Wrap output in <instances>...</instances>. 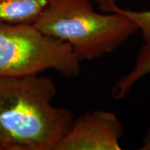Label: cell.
I'll list each match as a JSON object with an SVG mask.
<instances>
[{"label":"cell","instance_id":"1","mask_svg":"<svg viewBox=\"0 0 150 150\" xmlns=\"http://www.w3.org/2000/svg\"><path fill=\"white\" fill-rule=\"evenodd\" d=\"M56 93L48 77H0L1 150H56L74 121L52 103Z\"/></svg>","mask_w":150,"mask_h":150},{"label":"cell","instance_id":"2","mask_svg":"<svg viewBox=\"0 0 150 150\" xmlns=\"http://www.w3.org/2000/svg\"><path fill=\"white\" fill-rule=\"evenodd\" d=\"M34 26L68 43L80 62L111 54L139 32L129 17L117 9L98 13L91 0H51Z\"/></svg>","mask_w":150,"mask_h":150},{"label":"cell","instance_id":"3","mask_svg":"<svg viewBox=\"0 0 150 150\" xmlns=\"http://www.w3.org/2000/svg\"><path fill=\"white\" fill-rule=\"evenodd\" d=\"M47 69L74 78L80 73V60L68 43L34 25H0V77L38 74Z\"/></svg>","mask_w":150,"mask_h":150},{"label":"cell","instance_id":"4","mask_svg":"<svg viewBox=\"0 0 150 150\" xmlns=\"http://www.w3.org/2000/svg\"><path fill=\"white\" fill-rule=\"evenodd\" d=\"M124 128L112 112L93 110L73 121L56 150H120Z\"/></svg>","mask_w":150,"mask_h":150},{"label":"cell","instance_id":"5","mask_svg":"<svg viewBox=\"0 0 150 150\" xmlns=\"http://www.w3.org/2000/svg\"><path fill=\"white\" fill-rule=\"evenodd\" d=\"M51 0H0V25H34Z\"/></svg>","mask_w":150,"mask_h":150},{"label":"cell","instance_id":"6","mask_svg":"<svg viewBox=\"0 0 150 150\" xmlns=\"http://www.w3.org/2000/svg\"><path fill=\"white\" fill-rule=\"evenodd\" d=\"M149 74H150V42L145 43L139 51L132 69L113 84L111 96L115 100L123 99L141 79Z\"/></svg>","mask_w":150,"mask_h":150},{"label":"cell","instance_id":"7","mask_svg":"<svg viewBox=\"0 0 150 150\" xmlns=\"http://www.w3.org/2000/svg\"><path fill=\"white\" fill-rule=\"evenodd\" d=\"M117 10L121 12L124 15L129 17L130 19L137 24L139 31H141L142 36L145 43L150 42V10L148 11H133L129 9H123L118 7Z\"/></svg>","mask_w":150,"mask_h":150},{"label":"cell","instance_id":"8","mask_svg":"<svg viewBox=\"0 0 150 150\" xmlns=\"http://www.w3.org/2000/svg\"><path fill=\"white\" fill-rule=\"evenodd\" d=\"M97 3L99 9L103 13H115L118 6L116 4V0H91Z\"/></svg>","mask_w":150,"mask_h":150},{"label":"cell","instance_id":"9","mask_svg":"<svg viewBox=\"0 0 150 150\" xmlns=\"http://www.w3.org/2000/svg\"><path fill=\"white\" fill-rule=\"evenodd\" d=\"M142 150H150V128L148 129L147 133L145 134L142 143V147L140 148Z\"/></svg>","mask_w":150,"mask_h":150},{"label":"cell","instance_id":"10","mask_svg":"<svg viewBox=\"0 0 150 150\" xmlns=\"http://www.w3.org/2000/svg\"><path fill=\"white\" fill-rule=\"evenodd\" d=\"M0 150H1V148H0Z\"/></svg>","mask_w":150,"mask_h":150}]
</instances>
